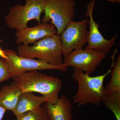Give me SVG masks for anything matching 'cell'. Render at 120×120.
I'll use <instances>...</instances> for the list:
<instances>
[{
	"label": "cell",
	"instance_id": "cell-16",
	"mask_svg": "<svg viewBox=\"0 0 120 120\" xmlns=\"http://www.w3.org/2000/svg\"><path fill=\"white\" fill-rule=\"evenodd\" d=\"M17 120H47V114L43 107L26 112L17 117Z\"/></svg>",
	"mask_w": 120,
	"mask_h": 120
},
{
	"label": "cell",
	"instance_id": "cell-8",
	"mask_svg": "<svg viewBox=\"0 0 120 120\" xmlns=\"http://www.w3.org/2000/svg\"><path fill=\"white\" fill-rule=\"evenodd\" d=\"M106 54L96 50H75L64 58L63 63L67 67L79 69L89 75L94 72Z\"/></svg>",
	"mask_w": 120,
	"mask_h": 120
},
{
	"label": "cell",
	"instance_id": "cell-4",
	"mask_svg": "<svg viewBox=\"0 0 120 120\" xmlns=\"http://www.w3.org/2000/svg\"><path fill=\"white\" fill-rule=\"evenodd\" d=\"M45 0H26L24 5L18 4L9 8L5 18L6 25L16 31L27 27L28 22L35 20L41 23V15L44 12Z\"/></svg>",
	"mask_w": 120,
	"mask_h": 120
},
{
	"label": "cell",
	"instance_id": "cell-3",
	"mask_svg": "<svg viewBox=\"0 0 120 120\" xmlns=\"http://www.w3.org/2000/svg\"><path fill=\"white\" fill-rule=\"evenodd\" d=\"M17 53L21 56L37 58L52 65L64 64L61 41L57 34L41 39L32 46L19 45Z\"/></svg>",
	"mask_w": 120,
	"mask_h": 120
},
{
	"label": "cell",
	"instance_id": "cell-10",
	"mask_svg": "<svg viewBox=\"0 0 120 120\" xmlns=\"http://www.w3.org/2000/svg\"><path fill=\"white\" fill-rule=\"evenodd\" d=\"M56 27L52 23L42 22L32 27H26L17 31L15 34L16 43L28 45L41 39L56 34Z\"/></svg>",
	"mask_w": 120,
	"mask_h": 120
},
{
	"label": "cell",
	"instance_id": "cell-14",
	"mask_svg": "<svg viewBox=\"0 0 120 120\" xmlns=\"http://www.w3.org/2000/svg\"><path fill=\"white\" fill-rule=\"evenodd\" d=\"M113 57L112 69L110 73L111 79L107 86L105 87V94H108L114 92H120V56L117 57L114 62V55Z\"/></svg>",
	"mask_w": 120,
	"mask_h": 120
},
{
	"label": "cell",
	"instance_id": "cell-19",
	"mask_svg": "<svg viewBox=\"0 0 120 120\" xmlns=\"http://www.w3.org/2000/svg\"><path fill=\"white\" fill-rule=\"evenodd\" d=\"M0 57L4 60L7 58V56L5 54L4 50H2L0 47Z\"/></svg>",
	"mask_w": 120,
	"mask_h": 120
},
{
	"label": "cell",
	"instance_id": "cell-21",
	"mask_svg": "<svg viewBox=\"0 0 120 120\" xmlns=\"http://www.w3.org/2000/svg\"><path fill=\"white\" fill-rule=\"evenodd\" d=\"M3 42L2 40H1V39H0V42Z\"/></svg>",
	"mask_w": 120,
	"mask_h": 120
},
{
	"label": "cell",
	"instance_id": "cell-7",
	"mask_svg": "<svg viewBox=\"0 0 120 120\" xmlns=\"http://www.w3.org/2000/svg\"><path fill=\"white\" fill-rule=\"evenodd\" d=\"M4 51L7 56L4 60L12 76L28 71L52 69L65 72L68 69V67L64 64L52 65L41 60L21 56L12 50Z\"/></svg>",
	"mask_w": 120,
	"mask_h": 120
},
{
	"label": "cell",
	"instance_id": "cell-12",
	"mask_svg": "<svg viewBox=\"0 0 120 120\" xmlns=\"http://www.w3.org/2000/svg\"><path fill=\"white\" fill-rule=\"evenodd\" d=\"M48 101L47 97L43 95L38 96L32 92H22L12 112L17 117L26 112L38 109L45 102Z\"/></svg>",
	"mask_w": 120,
	"mask_h": 120
},
{
	"label": "cell",
	"instance_id": "cell-15",
	"mask_svg": "<svg viewBox=\"0 0 120 120\" xmlns=\"http://www.w3.org/2000/svg\"><path fill=\"white\" fill-rule=\"evenodd\" d=\"M102 102L112 111L116 120H120V92L105 94Z\"/></svg>",
	"mask_w": 120,
	"mask_h": 120
},
{
	"label": "cell",
	"instance_id": "cell-9",
	"mask_svg": "<svg viewBox=\"0 0 120 120\" xmlns=\"http://www.w3.org/2000/svg\"><path fill=\"white\" fill-rule=\"evenodd\" d=\"M95 0H92L87 5L85 15L86 18L89 17L90 30L88 31L87 45L86 49L96 50L105 54L109 53L112 48L116 45L118 34L115 35L110 39H106L99 31V25L94 19L93 11Z\"/></svg>",
	"mask_w": 120,
	"mask_h": 120
},
{
	"label": "cell",
	"instance_id": "cell-1",
	"mask_svg": "<svg viewBox=\"0 0 120 120\" xmlns=\"http://www.w3.org/2000/svg\"><path fill=\"white\" fill-rule=\"evenodd\" d=\"M22 92H36L47 97L48 101L55 102L62 83L57 77L51 76L38 71H28L12 77Z\"/></svg>",
	"mask_w": 120,
	"mask_h": 120
},
{
	"label": "cell",
	"instance_id": "cell-2",
	"mask_svg": "<svg viewBox=\"0 0 120 120\" xmlns=\"http://www.w3.org/2000/svg\"><path fill=\"white\" fill-rule=\"evenodd\" d=\"M113 62L106 73L96 76H91L79 68H73L72 77L78 85L77 93L73 97L74 104L79 107L88 104L99 106L105 95L104 80L110 73Z\"/></svg>",
	"mask_w": 120,
	"mask_h": 120
},
{
	"label": "cell",
	"instance_id": "cell-11",
	"mask_svg": "<svg viewBox=\"0 0 120 120\" xmlns=\"http://www.w3.org/2000/svg\"><path fill=\"white\" fill-rule=\"evenodd\" d=\"M43 107L47 113V120H73L72 102L64 95L58 98L53 103L45 102Z\"/></svg>",
	"mask_w": 120,
	"mask_h": 120
},
{
	"label": "cell",
	"instance_id": "cell-5",
	"mask_svg": "<svg viewBox=\"0 0 120 120\" xmlns=\"http://www.w3.org/2000/svg\"><path fill=\"white\" fill-rule=\"evenodd\" d=\"M45 15L41 22L51 21L60 35L69 22L74 19L76 5L75 0H45Z\"/></svg>",
	"mask_w": 120,
	"mask_h": 120
},
{
	"label": "cell",
	"instance_id": "cell-20",
	"mask_svg": "<svg viewBox=\"0 0 120 120\" xmlns=\"http://www.w3.org/2000/svg\"><path fill=\"white\" fill-rule=\"evenodd\" d=\"M106 1L112 2V3H120V0H105Z\"/></svg>",
	"mask_w": 120,
	"mask_h": 120
},
{
	"label": "cell",
	"instance_id": "cell-18",
	"mask_svg": "<svg viewBox=\"0 0 120 120\" xmlns=\"http://www.w3.org/2000/svg\"><path fill=\"white\" fill-rule=\"evenodd\" d=\"M7 110L0 105V120H2Z\"/></svg>",
	"mask_w": 120,
	"mask_h": 120
},
{
	"label": "cell",
	"instance_id": "cell-6",
	"mask_svg": "<svg viewBox=\"0 0 120 120\" xmlns=\"http://www.w3.org/2000/svg\"><path fill=\"white\" fill-rule=\"evenodd\" d=\"M88 23L89 19L86 18L79 22L71 20L68 24L60 35L64 58L75 50L82 49L87 43Z\"/></svg>",
	"mask_w": 120,
	"mask_h": 120
},
{
	"label": "cell",
	"instance_id": "cell-17",
	"mask_svg": "<svg viewBox=\"0 0 120 120\" xmlns=\"http://www.w3.org/2000/svg\"><path fill=\"white\" fill-rule=\"evenodd\" d=\"M12 76L4 59H0V83L11 78Z\"/></svg>",
	"mask_w": 120,
	"mask_h": 120
},
{
	"label": "cell",
	"instance_id": "cell-13",
	"mask_svg": "<svg viewBox=\"0 0 120 120\" xmlns=\"http://www.w3.org/2000/svg\"><path fill=\"white\" fill-rule=\"evenodd\" d=\"M22 93L15 82L3 86L0 91V105L7 110L15 109Z\"/></svg>",
	"mask_w": 120,
	"mask_h": 120
}]
</instances>
